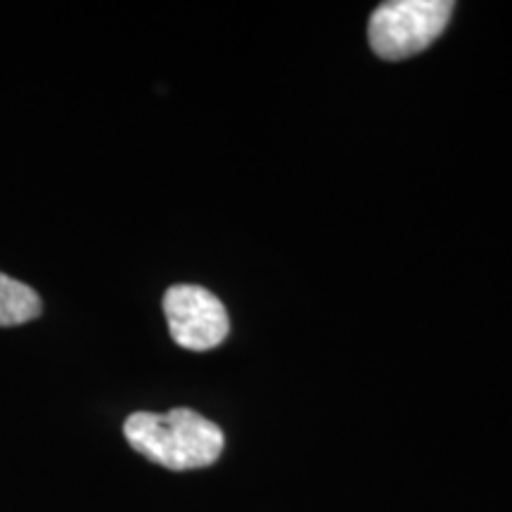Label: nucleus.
I'll use <instances>...</instances> for the list:
<instances>
[{
	"mask_svg": "<svg viewBox=\"0 0 512 512\" xmlns=\"http://www.w3.org/2000/svg\"><path fill=\"white\" fill-rule=\"evenodd\" d=\"M41 297L34 287L0 273V328L22 325L41 316Z\"/></svg>",
	"mask_w": 512,
	"mask_h": 512,
	"instance_id": "nucleus-4",
	"label": "nucleus"
},
{
	"mask_svg": "<svg viewBox=\"0 0 512 512\" xmlns=\"http://www.w3.org/2000/svg\"><path fill=\"white\" fill-rule=\"evenodd\" d=\"M164 316L178 347L209 351L230 332V320L221 299L200 285H174L164 294Z\"/></svg>",
	"mask_w": 512,
	"mask_h": 512,
	"instance_id": "nucleus-3",
	"label": "nucleus"
},
{
	"mask_svg": "<svg viewBox=\"0 0 512 512\" xmlns=\"http://www.w3.org/2000/svg\"><path fill=\"white\" fill-rule=\"evenodd\" d=\"M456 5L451 0H392L373 12L368 41L382 60H406L444 34Z\"/></svg>",
	"mask_w": 512,
	"mask_h": 512,
	"instance_id": "nucleus-2",
	"label": "nucleus"
},
{
	"mask_svg": "<svg viewBox=\"0 0 512 512\" xmlns=\"http://www.w3.org/2000/svg\"><path fill=\"white\" fill-rule=\"evenodd\" d=\"M124 437L140 456L176 472L214 465L226 446L221 427L190 408H171L169 413L138 411L128 415Z\"/></svg>",
	"mask_w": 512,
	"mask_h": 512,
	"instance_id": "nucleus-1",
	"label": "nucleus"
}]
</instances>
